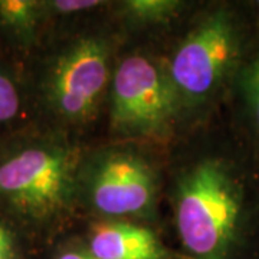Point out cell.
<instances>
[{"instance_id":"52a82bcc","label":"cell","mask_w":259,"mask_h":259,"mask_svg":"<svg viewBox=\"0 0 259 259\" xmlns=\"http://www.w3.org/2000/svg\"><path fill=\"white\" fill-rule=\"evenodd\" d=\"M91 253L97 259H166V250L144 228L125 223L97 226L91 236Z\"/></svg>"},{"instance_id":"9c48e42d","label":"cell","mask_w":259,"mask_h":259,"mask_svg":"<svg viewBox=\"0 0 259 259\" xmlns=\"http://www.w3.org/2000/svg\"><path fill=\"white\" fill-rule=\"evenodd\" d=\"M127 9L133 16L143 20H160L170 16L177 8V2L170 0H133L127 2Z\"/></svg>"},{"instance_id":"ba28073f","label":"cell","mask_w":259,"mask_h":259,"mask_svg":"<svg viewBox=\"0 0 259 259\" xmlns=\"http://www.w3.org/2000/svg\"><path fill=\"white\" fill-rule=\"evenodd\" d=\"M36 5V2L29 0H2L0 18L12 28L28 29L33 25Z\"/></svg>"},{"instance_id":"6da1fadb","label":"cell","mask_w":259,"mask_h":259,"mask_svg":"<svg viewBox=\"0 0 259 259\" xmlns=\"http://www.w3.org/2000/svg\"><path fill=\"white\" fill-rule=\"evenodd\" d=\"M239 197L231 179L214 163L192 170L180 185L177 228L185 246L200 256L225 248L239 216Z\"/></svg>"},{"instance_id":"7a4b0ae2","label":"cell","mask_w":259,"mask_h":259,"mask_svg":"<svg viewBox=\"0 0 259 259\" xmlns=\"http://www.w3.org/2000/svg\"><path fill=\"white\" fill-rule=\"evenodd\" d=\"M72 158L54 147H30L0 164V196L35 218L49 216L68 200Z\"/></svg>"},{"instance_id":"5bb4252c","label":"cell","mask_w":259,"mask_h":259,"mask_svg":"<svg viewBox=\"0 0 259 259\" xmlns=\"http://www.w3.org/2000/svg\"><path fill=\"white\" fill-rule=\"evenodd\" d=\"M58 259H97L93 253H82V252H66Z\"/></svg>"},{"instance_id":"7c38bea8","label":"cell","mask_w":259,"mask_h":259,"mask_svg":"<svg viewBox=\"0 0 259 259\" xmlns=\"http://www.w3.org/2000/svg\"><path fill=\"white\" fill-rule=\"evenodd\" d=\"M0 259H15L13 238L2 223H0Z\"/></svg>"},{"instance_id":"30bf717a","label":"cell","mask_w":259,"mask_h":259,"mask_svg":"<svg viewBox=\"0 0 259 259\" xmlns=\"http://www.w3.org/2000/svg\"><path fill=\"white\" fill-rule=\"evenodd\" d=\"M20 108V98L15 83L0 72V122L13 120Z\"/></svg>"},{"instance_id":"277c9868","label":"cell","mask_w":259,"mask_h":259,"mask_svg":"<svg viewBox=\"0 0 259 259\" xmlns=\"http://www.w3.org/2000/svg\"><path fill=\"white\" fill-rule=\"evenodd\" d=\"M236 52L231 22L223 15L207 19L177 49L170 66V82L183 97L203 98L228 71Z\"/></svg>"},{"instance_id":"8992f818","label":"cell","mask_w":259,"mask_h":259,"mask_svg":"<svg viewBox=\"0 0 259 259\" xmlns=\"http://www.w3.org/2000/svg\"><path fill=\"white\" fill-rule=\"evenodd\" d=\"M154 176L150 167L130 154H115L102 161L94 175V206L110 216L146 210L154 196Z\"/></svg>"},{"instance_id":"3957f363","label":"cell","mask_w":259,"mask_h":259,"mask_svg":"<svg viewBox=\"0 0 259 259\" xmlns=\"http://www.w3.org/2000/svg\"><path fill=\"white\" fill-rule=\"evenodd\" d=\"M176 91L170 79L144 56H130L112 82V124L128 134H158L175 111Z\"/></svg>"},{"instance_id":"9a60e30c","label":"cell","mask_w":259,"mask_h":259,"mask_svg":"<svg viewBox=\"0 0 259 259\" xmlns=\"http://www.w3.org/2000/svg\"><path fill=\"white\" fill-rule=\"evenodd\" d=\"M258 5H259V3H258Z\"/></svg>"},{"instance_id":"8fae6325","label":"cell","mask_w":259,"mask_h":259,"mask_svg":"<svg viewBox=\"0 0 259 259\" xmlns=\"http://www.w3.org/2000/svg\"><path fill=\"white\" fill-rule=\"evenodd\" d=\"M100 5L101 2H97V0H61V2L52 3L54 9L61 13H74V12L88 10L97 8Z\"/></svg>"},{"instance_id":"5b68a950","label":"cell","mask_w":259,"mask_h":259,"mask_svg":"<svg viewBox=\"0 0 259 259\" xmlns=\"http://www.w3.org/2000/svg\"><path fill=\"white\" fill-rule=\"evenodd\" d=\"M108 81L107 49L97 39H82L56 62L51 98L69 120H87L95 110Z\"/></svg>"},{"instance_id":"4fadbf2b","label":"cell","mask_w":259,"mask_h":259,"mask_svg":"<svg viewBox=\"0 0 259 259\" xmlns=\"http://www.w3.org/2000/svg\"><path fill=\"white\" fill-rule=\"evenodd\" d=\"M250 76V94H252V105L255 111V118L259 127V59L252 69Z\"/></svg>"}]
</instances>
